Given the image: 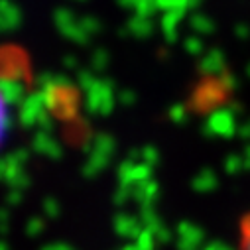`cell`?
<instances>
[{
    "label": "cell",
    "instance_id": "6da1fadb",
    "mask_svg": "<svg viewBox=\"0 0 250 250\" xmlns=\"http://www.w3.org/2000/svg\"><path fill=\"white\" fill-rule=\"evenodd\" d=\"M201 89H203V93L197 95L201 99L199 101L201 106H209V108L219 106L221 103H225L229 99V83L225 79H211Z\"/></svg>",
    "mask_w": 250,
    "mask_h": 250
},
{
    "label": "cell",
    "instance_id": "7a4b0ae2",
    "mask_svg": "<svg viewBox=\"0 0 250 250\" xmlns=\"http://www.w3.org/2000/svg\"><path fill=\"white\" fill-rule=\"evenodd\" d=\"M6 130H8V106L2 91H0V146H2L6 138Z\"/></svg>",
    "mask_w": 250,
    "mask_h": 250
},
{
    "label": "cell",
    "instance_id": "3957f363",
    "mask_svg": "<svg viewBox=\"0 0 250 250\" xmlns=\"http://www.w3.org/2000/svg\"><path fill=\"white\" fill-rule=\"evenodd\" d=\"M240 250H250V213L242 219L240 225Z\"/></svg>",
    "mask_w": 250,
    "mask_h": 250
}]
</instances>
